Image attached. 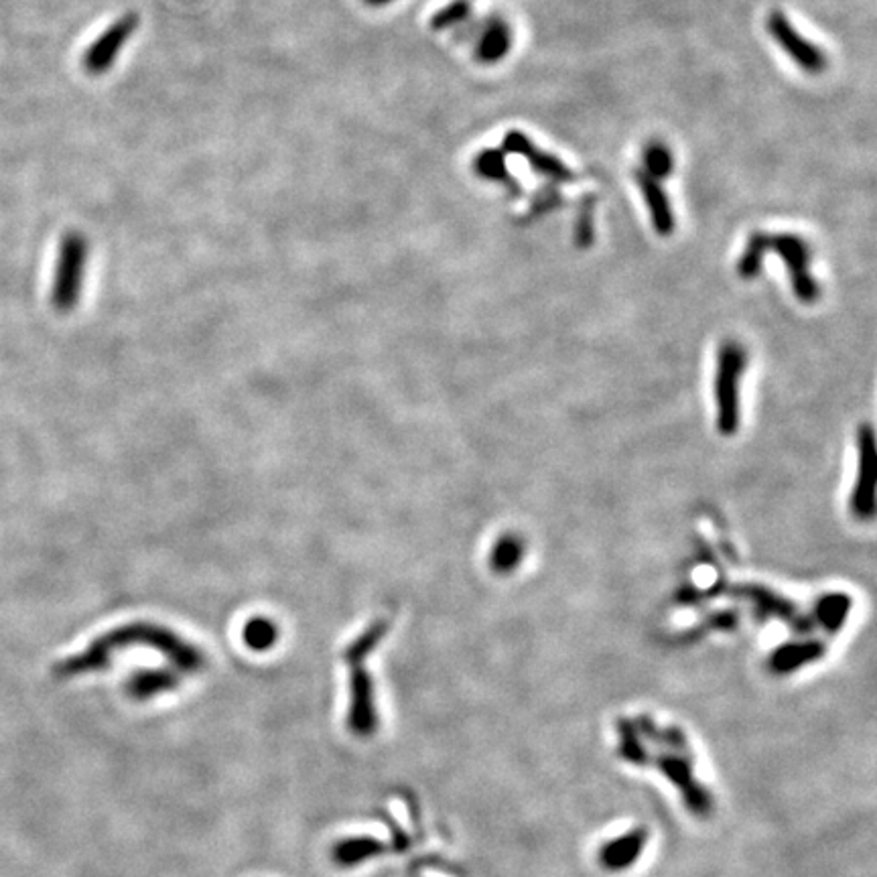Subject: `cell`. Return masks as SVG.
I'll return each mask as SVG.
<instances>
[{
    "mask_svg": "<svg viewBox=\"0 0 877 877\" xmlns=\"http://www.w3.org/2000/svg\"><path fill=\"white\" fill-rule=\"evenodd\" d=\"M474 171H476L480 177L488 179V181H496V183L506 185L512 193H518V191H520L518 183L514 181V177H512L510 171H508V165H506V153H504L502 149H486V151H482V153L476 157V161H474Z\"/></svg>",
    "mask_w": 877,
    "mask_h": 877,
    "instance_id": "14",
    "label": "cell"
},
{
    "mask_svg": "<svg viewBox=\"0 0 877 877\" xmlns=\"http://www.w3.org/2000/svg\"><path fill=\"white\" fill-rule=\"evenodd\" d=\"M279 640V628L266 618H254L244 628V642L254 652H266Z\"/></svg>",
    "mask_w": 877,
    "mask_h": 877,
    "instance_id": "17",
    "label": "cell"
},
{
    "mask_svg": "<svg viewBox=\"0 0 877 877\" xmlns=\"http://www.w3.org/2000/svg\"><path fill=\"white\" fill-rule=\"evenodd\" d=\"M768 31H770L772 39L778 43V47L800 67L802 72L811 74V76H819L827 70V55L821 51V47L804 39L792 27L790 19L782 11L770 13Z\"/></svg>",
    "mask_w": 877,
    "mask_h": 877,
    "instance_id": "6",
    "label": "cell"
},
{
    "mask_svg": "<svg viewBox=\"0 0 877 877\" xmlns=\"http://www.w3.org/2000/svg\"><path fill=\"white\" fill-rule=\"evenodd\" d=\"M634 181H636V185L646 201L648 214H650V220H652L656 234L662 238L670 236L674 232V226H677V222H674L672 206H670L664 187L660 185L658 179L650 177L644 169L634 171Z\"/></svg>",
    "mask_w": 877,
    "mask_h": 877,
    "instance_id": "10",
    "label": "cell"
},
{
    "mask_svg": "<svg viewBox=\"0 0 877 877\" xmlns=\"http://www.w3.org/2000/svg\"><path fill=\"white\" fill-rule=\"evenodd\" d=\"M642 163H644V171L658 181L668 179L674 171L672 153L662 141L646 143V147L642 151Z\"/></svg>",
    "mask_w": 877,
    "mask_h": 877,
    "instance_id": "16",
    "label": "cell"
},
{
    "mask_svg": "<svg viewBox=\"0 0 877 877\" xmlns=\"http://www.w3.org/2000/svg\"><path fill=\"white\" fill-rule=\"evenodd\" d=\"M384 851H388V845H384L382 841H376L372 837H352L333 847V861L342 867H354L370 857L382 855Z\"/></svg>",
    "mask_w": 877,
    "mask_h": 877,
    "instance_id": "12",
    "label": "cell"
},
{
    "mask_svg": "<svg viewBox=\"0 0 877 877\" xmlns=\"http://www.w3.org/2000/svg\"><path fill=\"white\" fill-rule=\"evenodd\" d=\"M390 622L386 618L374 622L360 638H356L348 650L344 652V660L350 664V713L348 725L354 735L370 737L378 729V709H376V691L370 672L364 666V660L374 652L384 634L388 632Z\"/></svg>",
    "mask_w": 877,
    "mask_h": 877,
    "instance_id": "2",
    "label": "cell"
},
{
    "mask_svg": "<svg viewBox=\"0 0 877 877\" xmlns=\"http://www.w3.org/2000/svg\"><path fill=\"white\" fill-rule=\"evenodd\" d=\"M179 685V679L171 670H147L139 672L128 681V695L137 701H147L153 695L171 691Z\"/></svg>",
    "mask_w": 877,
    "mask_h": 877,
    "instance_id": "13",
    "label": "cell"
},
{
    "mask_svg": "<svg viewBox=\"0 0 877 877\" xmlns=\"http://www.w3.org/2000/svg\"><path fill=\"white\" fill-rule=\"evenodd\" d=\"M139 13H124L118 17L84 53V70L92 76L106 74L118 59L124 45L139 31Z\"/></svg>",
    "mask_w": 877,
    "mask_h": 877,
    "instance_id": "7",
    "label": "cell"
},
{
    "mask_svg": "<svg viewBox=\"0 0 877 877\" xmlns=\"http://www.w3.org/2000/svg\"><path fill=\"white\" fill-rule=\"evenodd\" d=\"M132 644H145L155 648L157 652L165 654L173 666L185 672H197L206 664V658L199 652V648L185 642L173 630L155 624H128L94 640L82 654L57 662L53 672L59 679H72L80 677V674L102 670L108 666L112 652Z\"/></svg>",
    "mask_w": 877,
    "mask_h": 877,
    "instance_id": "1",
    "label": "cell"
},
{
    "mask_svg": "<svg viewBox=\"0 0 877 877\" xmlns=\"http://www.w3.org/2000/svg\"><path fill=\"white\" fill-rule=\"evenodd\" d=\"M768 250L784 260L798 301L815 303L821 289L811 273V246L808 242L794 234H768Z\"/></svg>",
    "mask_w": 877,
    "mask_h": 877,
    "instance_id": "5",
    "label": "cell"
},
{
    "mask_svg": "<svg viewBox=\"0 0 877 877\" xmlns=\"http://www.w3.org/2000/svg\"><path fill=\"white\" fill-rule=\"evenodd\" d=\"M520 559H522V543L518 541L516 536L500 538L492 551V567L500 573L512 571Z\"/></svg>",
    "mask_w": 877,
    "mask_h": 877,
    "instance_id": "19",
    "label": "cell"
},
{
    "mask_svg": "<svg viewBox=\"0 0 877 877\" xmlns=\"http://www.w3.org/2000/svg\"><path fill=\"white\" fill-rule=\"evenodd\" d=\"M88 252L90 246L84 234L67 232L61 238L55 264V279L51 287V303L59 313H70L80 301Z\"/></svg>",
    "mask_w": 877,
    "mask_h": 877,
    "instance_id": "4",
    "label": "cell"
},
{
    "mask_svg": "<svg viewBox=\"0 0 877 877\" xmlns=\"http://www.w3.org/2000/svg\"><path fill=\"white\" fill-rule=\"evenodd\" d=\"M510 47H512L510 25L498 15L486 17L484 29H482V33L478 37V45H476L478 61H482L486 65L498 63L508 55Z\"/></svg>",
    "mask_w": 877,
    "mask_h": 877,
    "instance_id": "11",
    "label": "cell"
},
{
    "mask_svg": "<svg viewBox=\"0 0 877 877\" xmlns=\"http://www.w3.org/2000/svg\"><path fill=\"white\" fill-rule=\"evenodd\" d=\"M768 234L766 232H754L746 244L744 254L739 256L737 271L741 279H756L764 266V258L768 254Z\"/></svg>",
    "mask_w": 877,
    "mask_h": 877,
    "instance_id": "15",
    "label": "cell"
},
{
    "mask_svg": "<svg viewBox=\"0 0 877 877\" xmlns=\"http://www.w3.org/2000/svg\"><path fill=\"white\" fill-rule=\"evenodd\" d=\"M575 240H577L579 248H589L593 242V197L583 199L581 210H579V220H577Z\"/></svg>",
    "mask_w": 877,
    "mask_h": 877,
    "instance_id": "20",
    "label": "cell"
},
{
    "mask_svg": "<svg viewBox=\"0 0 877 877\" xmlns=\"http://www.w3.org/2000/svg\"><path fill=\"white\" fill-rule=\"evenodd\" d=\"M366 3H368L370 7H384V5H390L392 0H366Z\"/></svg>",
    "mask_w": 877,
    "mask_h": 877,
    "instance_id": "22",
    "label": "cell"
},
{
    "mask_svg": "<svg viewBox=\"0 0 877 877\" xmlns=\"http://www.w3.org/2000/svg\"><path fill=\"white\" fill-rule=\"evenodd\" d=\"M857 478L851 494V510L859 520H869L875 512V439L871 427H861L857 433Z\"/></svg>",
    "mask_w": 877,
    "mask_h": 877,
    "instance_id": "8",
    "label": "cell"
},
{
    "mask_svg": "<svg viewBox=\"0 0 877 877\" xmlns=\"http://www.w3.org/2000/svg\"><path fill=\"white\" fill-rule=\"evenodd\" d=\"M471 11H474V7H471L469 0H451L449 5H445L441 11H437L431 17V29L435 31L457 29L469 19Z\"/></svg>",
    "mask_w": 877,
    "mask_h": 877,
    "instance_id": "18",
    "label": "cell"
},
{
    "mask_svg": "<svg viewBox=\"0 0 877 877\" xmlns=\"http://www.w3.org/2000/svg\"><path fill=\"white\" fill-rule=\"evenodd\" d=\"M502 151L506 155L524 157L528 161V165L538 175L551 179L553 183H573L575 181V173L559 157L543 151L541 147H536L520 130L506 132V137L502 141Z\"/></svg>",
    "mask_w": 877,
    "mask_h": 877,
    "instance_id": "9",
    "label": "cell"
},
{
    "mask_svg": "<svg viewBox=\"0 0 877 877\" xmlns=\"http://www.w3.org/2000/svg\"><path fill=\"white\" fill-rule=\"evenodd\" d=\"M559 201H561L559 191H557L553 185H549V187H545V189L538 191V195H536V199H534L532 210H536V212H545V210L555 208V206L559 204Z\"/></svg>",
    "mask_w": 877,
    "mask_h": 877,
    "instance_id": "21",
    "label": "cell"
},
{
    "mask_svg": "<svg viewBox=\"0 0 877 877\" xmlns=\"http://www.w3.org/2000/svg\"><path fill=\"white\" fill-rule=\"evenodd\" d=\"M748 366L746 350L737 342H725L717 356L715 407L717 429L721 435H735L739 429V384Z\"/></svg>",
    "mask_w": 877,
    "mask_h": 877,
    "instance_id": "3",
    "label": "cell"
}]
</instances>
